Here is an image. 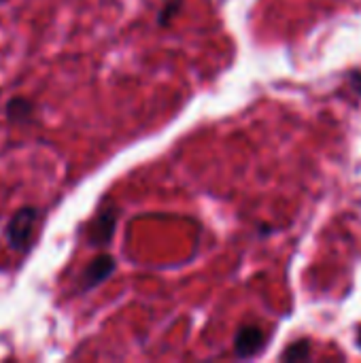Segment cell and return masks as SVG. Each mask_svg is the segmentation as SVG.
I'll list each match as a JSON object with an SVG mask.
<instances>
[{
  "mask_svg": "<svg viewBox=\"0 0 361 363\" xmlns=\"http://www.w3.org/2000/svg\"><path fill=\"white\" fill-rule=\"evenodd\" d=\"M4 113H6V119H9V121H13V123H23V121H28V119L32 117L34 104H32L28 98L17 96V98H11V100L6 102Z\"/></svg>",
  "mask_w": 361,
  "mask_h": 363,
  "instance_id": "cell-5",
  "label": "cell"
},
{
  "mask_svg": "<svg viewBox=\"0 0 361 363\" xmlns=\"http://www.w3.org/2000/svg\"><path fill=\"white\" fill-rule=\"evenodd\" d=\"M181 4H183V0H166L164 9H162L160 15H157V23H160L162 28H168L170 21L174 19V15L179 13Z\"/></svg>",
  "mask_w": 361,
  "mask_h": 363,
  "instance_id": "cell-7",
  "label": "cell"
},
{
  "mask_svg": "<svg viewBox=\"0 0 361 363\" xmlns=\"http://www.w3.org/2000/svg\"><path fill=\"white\" fill-rule=\"evenodd\" d=\"M266 347V334L257 325H243L234 336V353L240 359H251Z\"/></svg>",
  "mask_w": 361,
  "mask_h": 363,
  "instance_id": "cell-3",
  "label": "cell"
},
{
  "mask_svg": "<svg viewBox=\"0 0 361 363\" xmlns=\"http://www.w3.org/2000/svg\"><path fill=\"white\" fill-rule=\"evenodd\" d=\"M36 219H38V208H34V206H23L11 217V221L6 223V230H4V236H6V242L11 249L23 251L30 247Z\"/></svg>",
  "mask_w": 361,
  "mask_h": 363,
  "instance_id": "cell-1",
  "label": "cell"
},
{
  "mask_svg": "<svg viewBox=\"0 0 361 363\" xmlns=\"http://www.w3.org/2000/svg\"><path fill=\"white\" fill-rule=\"evenodd\" d=\"M313 357V347L309 338H300L294 340L283 353H281V362L285 363H296V362H309Z\"/></svg>",
  "mask_w": 361,
  "mask_h": 363,
  "instance_id": "cell-6",
  "label": "cell"
},
{
  "mask_svg": "<svg viewBox=\"0 0 361 363\" xmlns=\"http://www.w3.org/2000/svg\"><path fill=\"white\" fill-rule=\"evenodd\" d=\"M115 228H117V208L109 206L104 211L98 213V217L89 223V230H87V242L91 247H104L111 242L113 234H115Z\"/></svg>",
  "mask_w": 361,
  "mask_h": 363,
  "instance_id": "cell-4",
  "label": "cell"
},
{
  "mask_svg": "<svg viewBox=\"0 0 361 363\" xmlns=\"http://www.w3.org/2000/svg\"><path fill=\"white\" fill-rule=\"evenodd\" d=\"M355 347H357V351L361 353V325L357 328V332H355Z\"/></svg>",
  "mask_w": 361,
  "mask_h": 363,
  "instance_id": "cell-9",
  "label": "cell"
},
{
  "mask_svg": "<svg viewBox=\"0 0 361 363\" xmlns=\"http://www.w3.org/2000/svg\"><path fill=\"white\" fill-rule=\"evenodd\" d=\"M115 270H117V264H115L113 255H109V253L98 255V257H96V259H94L85 270H83L79 291H81V294H85V291L96 289V287H98V285H102L106 279H111Z\"/></svg>",
  "mask_w": 361,
  "mask_h": 363,
  "instance_id": "cell-2",
  "label": "cell"
},
{
  "mask_svg": "<svg viewBox=\"0 0 361 363\" xmlns=\"http://www.w3.org/2000/svg\"><path fill=\"white\" fill-rule=\"evenodd\" d=\"M347 81H349V85H351V89L357 94L361 98V72L360 70H351V72H347Z\"/></svg>",
  "mask_w": 361,
  "mask_h": 363,
  "instance_id": "cell-8",
  "label": "cell"
}]
</instances>
